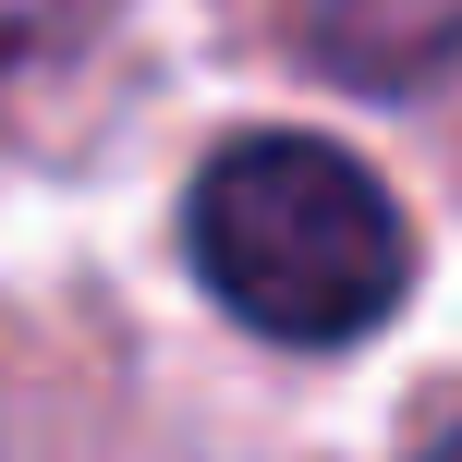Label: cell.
<instances>
[{
	"mask_svg": "<svg viewBox=\"0 0 462 462\" xmlns=\"http://www.w3.org/2000/svg\"><path fill=\"white\" fill-rule=\"evenodd\" d=\"M195 280L268 341H365L414 280V231H402L390 183L341 159L328 134H231L183 195Z\"/></svg>",
	"mask_w": 462,
	"mask_h": 462,
	"instance_id": "cell-1",
	"label": "cell"
},
{
	"mask_svg": "<svg viewBox=\"0 0 462 462\" xmlns=\"http://www.w3.org/2000/svg\"><path fill=\"white\" fill-rule=\"evenodd\" d=\"M317 49L341 86H426L462 49V0H317Z\"/></svg>",
	"mask_w": 462,
	"mask_h": 462,
	"instance_id": "cell-2",
	"label": "cell"
},
{
	"mask_svg": "<svg viewBox=\"0 0 462 462\" xmlns=\"http://www.w3.org/2000/svg\"><path fill=\"white\" fill-rule=\"evenodd\" d=\"M122 0H0V73H49L110 24Z\"/></svg>",
	"mask_w": 462,
	"mask_h": 462,
	"instance_id": "cell-3",
	"label": "cell"
},
{
	"mask_svg": "<svg viewBox=\"0 0 462 462\" xmlns=\"http://www.w3.org/2000/svg\"><path fill=\"white\" fill-rule=\"evenodd\" d=\"M426 462H462V439H450V450H426Z\"/></svg>",
	"mask_w": 462,
	"mask_h": 462,
	"instance_id": "cell-4",
	"label": "cell"
}]
</instances>
